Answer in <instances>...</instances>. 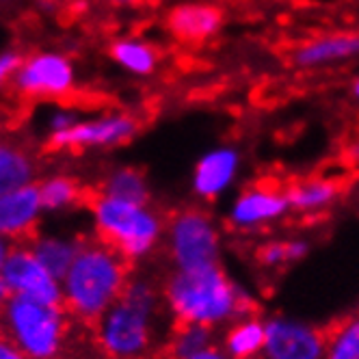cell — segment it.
I'll use <instances>...</instances> for the list:
<instances>
[{
	"mask_svg": "<svg viewBox=\"0 0 359 359\" xmlns=\"http://www.w3.org/2000/svg\"><path fill=\"white\" fill-rule=\"evenodd\" d=\"M167 301L163 290L145 277H130L121 297L91 327L109 359H147L163 353L167 336L161 323Z\"/></svg>",
	"mask_w": 359,
	"mask_h": 359,
	"instance_id": "obj_1",
	"label": "cell"
},
{
	"mask_svg": "<svg viewBox=\"0 0 359 359\" xmlns=\"http://www.w3.org/2000/svg\"><path fill=\"white\" fill-rule=\"evenodd\" d=\"M133 262L97 234L81 238L79 253L61 281L65 310L81 323L93 325L121 297Z\"/></svg>",
	"mask_w": 359,
	"mask_h": 359,
	"instance_id": "obj_2",
	"label": "cell"
},
{
	"mask_svg": "<svg viewBox=\"0 0 359 359\" xmlns=\"http://www.w3.org/2000/svg\"><path fill=\"white\" fill-rule=\"evenodd\" d=\"M163 297L175 323H197L212 329L251 316L255 310V303L229 281L219 264L171 273L165 279Z\"/></svg>",
	"mask_w": 359,
	"mask_h": 359,
	"instance_id": "obj_3",
	"label": "cell"
},
{
	"mask_svg": "<svg viewBox=\"0 0 359 359\" xmlns=\"http://www.w3.org/2000/svg\"><path fill=\"white\" fill-rule=\"evenodd\" d=\"M74 316L63 305L11 294L0 312V336L31 359H59L65 351Z\"/></svg>",
	"mask_w": 359,
	"mask_h": 359,
	"instance_id": "obj_4",
	"label": "cell"
},
{
	"mask_svg": "<svg viewBox=\"0 0 359 359\" xmlns=\"http://www.w3.org/2000/svg\"><path fill=\"white\" fill-rule=\"evenodd\" d=\"M85 203L93 210L95 234L117 247L130 262L147 255L163 236L165 223L156 210L149 208V203L141 206L97 191H89Z\"/></svg>",
	"mask_w": 359,
	"mask_h": 359,
	"instance_id": "obj_5",
	"label": "cell"
},
{
	"mask_svg": "<svg viewBox=\"0 0 359 359\" xmlns=\"http://www.w3.org/2000/svg\"><path fill=\"white\" fill-rule=\"evenodd\" d=\"M167 245L175 271H197L219 264V232L208 212L187 208L167 223Z\"/></svg>",
	"mask_w": 359,
	"mask_h": 359,
	"instance_id": "obj_6",
	"label": "cell"
},
{
	"mask_svg": "<svg viewBox=\"0 0 359 359\" xmlns=\"http://www.w3.org/2000/svg\"><path fill=\"white\" fill-rule=\"evenodd\" d=\"M0 277L5 279L11 294H24L48 305H63L61 281L50 275L35 258L29 241L13 243Z\"/></svg>",
	"mask_w": 359,
	"mask_h": 359,
	"instance_id": "obj_7",
	"label": "cell"
},
{
	"mask_svg": "<svg viewBox=\"0 0 359 359\" xmlns=\"http://www.w3.org/2000/svg\"><path fill=\"white\" fill-rule=\"evenodd\" d=\"M139 133V121L130 115H111L87 123H74L65 130L53 133L48 139L50 151H81L85 147L119 145Z\"/></svg>",
	"mask_w": 359,
	"mask_h": 359,
	"instance_id": "obj_8",
	"label": "cell"
},
{
	"mask_svg": "<svg viewBox=\"0 0 359 359\" xmlns=\"http://www.w3.org/2000/svg\"><path fill=\"white\" fill-rule=\"evenodd\" d=\"M264 359H325V333L320 327L290 318L266 320Z\"/></svg>",
	"mask_w": 359,
	"mask_h": 359,
	"instance_id": "obj_9",
	"label": "cell"
},
{
	"mask_svg": "<svg viewBox=\"0 0 359 359\" xmlns=\"http://www.w3.org/2000/svg\"><path fill=\"white\" fill-rule=\"evenodd\" d=\"M15 87L27 97H63L74 87L72 63L61 55H35L22 63Z\"/></svg>",
	"mask_w": 359,
	"mask_h": 359,
	"instance_id": "obj_10",
	"label": "cell"
},
{
	"mask_svg": "<svg viewBox=\"0 0 359 359\" xmlns=\"http://www.w3.org/2000/svg\"><path fill=\"white\" fill-rule=\"evenodd\" d=\"M290 210L286 191L269 184H255L245 189L229 210V223L238 229H251L262 223L281 219Z\"/></svg>",
	"mask_w": 359,
	"mask_h": 359,
	"instance_id": "obj_11",
	"label": "cell"
},
{
	"mask_svg": "<svg viewBox=\"0 0 359 359\" xmlns=\"http://www.w3.org/2000/svg\"><path fill=\"white\" fill-rule=\"evenodd\" d=\"M41 210L37 184H27L0 195V236L13 243L31 241L35 236V225Z\"/></svg>",
	"mask_w": 359,
	"mask_h": 359,
	"instance_id": "obj_12",
	"label": "cell"
},
{
	"mask_svg": "<svg viewBox=\"0 0 359 359\" xmlns=\"http://www.w3.org/2000/svg\"><path fill=\"white\" fill-rule=\"evenodd\" d=\"M241 169V151L232 145H221L206 151L193 171V191L201 199H217L223 195Z\"/></svg>",
	"mask_w": 359,
	"mask_h": 359,
	"instance_id": "obj_13",
	"label": "cell"
},
{
	"mask_svg": "<svg viewBox=\"0 0 359 359\" xmlns=\"http://www.w3.org/2000/svg\"><path fill=\"white\" fill-rule=\"evenodd\" d=\"M223 27V11L210 3H184L167 15L169 33L182 43H201L215 37Z\"/></svg>",
	"mask_w": 359,
	"mask_h": 359,
	"instance_id": "obj_14",
	"label": "cell"
},
{
	"mask_svg": "<svg viewBox=\"0 0 359 359\" xmlns=\"http://www.w3.org/2000/svg\"><path fill=\"white\" fill-rule=\"evenodd\" d=\"M359 59V33H331L320 35L301 43L294 53L292 61L297 67L314 69L333 63H346Z\"/></svg>",
	"mask_w": 359,
	"mask_h": 359,
	"instance_id": "obj_15",
	"label": "cell"
},
{
	"mask_svg": "<svg viewBox=\"0 0 359 359\" xmlns=\"http://www.w3.org/2000/svg\"><path fill=\"white\" fill-rule=\"evenodd\" d=\"M266 342V323L251 316H243L229 325L223 338V351L232 359H258Z\"/></svg>",
	"mask_w": 359,
	"mask_h": 359,
	"instance_id": "obj_16",
	"label": "cell"
},
{
	"mask_svg": "<svg viewBox=\"0 0 359 359\" xmlns=\"http://www.w3.org/2000/svg\"><path fill=\"white\" fill-rule=\"evenodd\" d=\"M37 173L35 158L18 143H0V195L33 184Z\"/></svg>",
	"mask_w": 359,
	"mask_h": 359,
	"instance_id": "obj_17",
	"label": "cell"
},
{
	"mask_svg": "<svg viewBox=\"0 0 359 359\" xmlns=\"http://www.w3.org/2000/svg\"><path fill=\"white\" fill-rule=\"evenodd\" d=\"M340 195L338 182L327 177H310L301 180L286 189V197L290 203V210L297 212H320L329 208Z\"/></svg>",
	"mask_w": 359,
	"mask_h": 359,
	"instance_id": "obj_18",
	"label": "cell"
},
{
	"mask_svg": "<svg viewBox=\"0 0 359 359\" xmlns=\"http://www.w3.org/2000/svg\"><path fill=\"white\" fill-rule=\"evenodd\" d=\"M29 245L35 253V258L43 264V269L59 281H63L76 253H79L81 238L69 241V238H55V236H33Z\"/></svg>",
	"mask_w": 359,
	"mask_h": 359,
	"instance_id": "obj_19",
	"label": "cell"
},
{
	"mask_svg": "<svg viewBox=\"0 0 359 359\" xmlns=\"http://www.w3.org/2000/svg\"><path fill=\"white\" fill-rule=\"evenodd\" d=\"M215 329L197 323H173L163 353L169 359H189L199 351L212 346Z\"/></svg>",
	"mask_w": 359,
	"mask_h": 359,
	"instance_id": "obj_20",
	"label": "cell"
},
{
	"mask_svg": "<svg viewBox=\"0 0 359 359\" xmlns=\"http://www.w3.org/2000/svg\"><path fill=\"white\" fill-rule=\"evenodd\" d=\"M325 359H357L359 357V314L346 316L323 329Z\"/></svg>",
	"mask_w": 359,
	"mask_h": 359,
	"instance_id": "obj_21",
	"label": "cell"
},
{
	"mask_svg": "<svg viewBox=\"0 0 359 359\" xmlns=\"http://www.w3.org/2000/svg\"><path fill=\"white\" fill-rule=\"evenodd\" d=\"M97 193L130 201V203H141V206H147L149 203V189L145 182V175L133 167L113 171L104 182H102V189Z\"/></svg>",
	"mask_w": 359,
	"mask_h": 359,
	"instance_id": "obj_22",
	"label": "cell"
},
{
	"mask_svg": "<svg viewBox=\"0 0 359 359\" xmlns=\"http://www.w3.org/2000/svg\"><path fill=\"white\" fill-rule=\"evenodd\" d=\"M87 189H83L74 177L67 175H55L39 184V197L43 210H63L72 208L76 203L87 201Z\"/></svg>",
	"mask_w": 359,
	"mask_h": 359,
	"instance_id": "obj_23",
	"label": "cell"
},
{
	"mask_svg": "<svg viewBox=\"0 0 359 359\" xmlns=\"http://www.w3.org/2000/svg\"><path fill=\"white\" fill-rule=\"evenodd\" d=\"M111 55L119 65H123L128 72L139 74V76L151 74L158 65L156 50L143 41H135V39H121V41L113 43Z\"/></svg>",
	"mask_w": 359,
	"mask_h": 359,
	"instance_id": "obj_24",
	"label": "cell"
},
{
	"mask_svg": "<svg viewBox=\"0 0 359 359\" xmlns=\"http://www.w3.org/2000/svg\"><path fill=\"white\" fill-rule=\"evenodd\" d=\"M258 260L264 266H284L290 264L288 243H266L258 249Z\"/></svg>",
	"mask_w": 359,
	"mask_h": 359,
	"instance_id": "obj_25",
	"label": "cell"
},
{
	"mask_svg": "<svg viewBox=\"0 0 359 359\" xmlns=\"http://www.w3.org/2000/svg\"><path fill=\"white\" fill-rule=\"evenodd\" d=\"M22 57L15 53H7V55H0V89H3L11 79H15L20 67H22Z\"/></svg>",
	"mask_w": 359,
	"mask_h": 359,
	"instance_id": "obj_26",
	"label": "cell"
},
{
	"mask_svg": "<svg viewBox=\"0 0 359 359\" xmlns=\"http://www.w3.org/2000/svg\"><path fill=\"white\" fill-rule=\"evenodd\" d=\"M0 359H31L24 355L15 344H11L5 336H0Z\"/></svg>",
	"mask_w": 359,
	"mask_h": 359,
	"instance_id": "obj_27",
	"label": "cell"
},
{
	"mask_svg": "<svg viewBox=\"0 0 359 359\" xmlns=\"http://www.w3.org/2000/svg\"><path fill=\"white\" fill-rule=\"evenodd\" d=\"M189 359H232V357H229L223 348H219V346L212 344V346L199 351L197 355H193V357H189Z\"/></svg>",
	"mask_w": 359,
	"mask_h": 359,
	"instance_id": "obj_28",
	"label": "cell"
},
{
	"mask_svg": "<svg viewBox=\"0 0 359 359\" xmlns=\"http://www.w3.org/2000/svg\"><path fill=\"white\" fill-rule=\"evenodd\" d=\"M11 247H13V241H9V238H5V236H0V271H3V266H5V262H7V255H9Z\"/></svg>",
	"mask_w": 359,
	"mask_h": 359,
	"instance_id": "obj_29",
	"label": "cell"
},
{
	"mask_svg": "<svg viewBox=\"0 0 359 359\" xmlns=\"http://www.w3.org/2000/svg\"><path fill=\"white\" fill-rule=\"evenodd\" d=\"M9 299H11V290H9V286L5 284V279L0 277V312L5 310V305H7Z\"/></svg>",
	"mask_w": 359,
	"mask_h": 359,
	"instance_id": "obj_30",
	"label": "cell"
},
{
	"mask_svg": "<svg viewBox=\"0 0 359 359\" xmlns=\"http://www.w3.org/2000/svg\"><path fill=\"white\" fill-rule=\"evenodd\" d=\"M351 93H353V97L359 102V76H357V79L353 81V85H351Z\"/></svg>",
	"mask_w": 359,
	"mask_h": 359,
	"instance_id": "obj_31",
	"label": "cell"
},
{
	"mask_svg": "<svg viewBox=\"0 0 359 359\" xmlns=\"http://www.w3.org/2000/svg\"><path fill=\"white\" fill-rule=\"evenodd\" d=\"M147 359H169L165 353H156V355H151V357H147Z\"/></svg>",
	"mask_w": 359,
	"mask_h": 359,
	"instance_id": "obj_32",
	"label": "cell"
},
{
	"mask_svg": "<svg viewBox=\"0 0 359 359\" xmlns=\"http://www.w3.org/2000/svg\"><path fill=\"white\" fill-rule=\"evenodd\" d=\"M115 3H133V0H115Z\"/></svg>",
	"mask_w": 359,
	"mask_h": 359,
	"instance_id": "obj_33",
	"label": "cell"
},
{
	"mask_svg": "<svg viewBox=\"0 0 359 359\" xmlns=\"http://www.w3.org/2000/svg\"><path fill=\"white\" fill-rule=\"evenodd\" d=\"M97 359H109V357H107V355H100Z\"/></svg>",
	"mask_w": 359,
	"mask_h": 359,
	"instance_id": "obj_34",
	"label": "cell"
},
{
	"mask_svg": "<svg viewBox=\"0 0 359 359\" xmlns=\"http://www.w3.org/2000/svg\"><path fill=\"white\" fill-rule=\"evenodd\" d=\"M0 128H3V126H0Z\"/></svg>",
	"mask_w": 359,
	"mask_h": 359,
	"instance_id": "obj_35",
	"label": "cell"
},
{
	"mask_svg": "<svg viewBox=\"0 0 359 359\" xmlns=\"http://www.w3.org/2000/svg\"><path fill=\"white\" fill-rule=\"evenodd\" d=\"M357 359H359V357H357Z\"/></svg>",
	"mask_w": 359,
	"mask_h": 359,
	"instance_id": "obj_36",
	"label": "cell"
},
{
	"mask_svg": "<svg viewBox=\"0 0 359 359\" xmlns=\"http://www.w3.org/2000/svg\"><path fill=\"white\" fill-rule=\"evenodd\" d=\"M59 359H61V357H59Z\"/></svg>",
	"mask_w": 359,
	"mask_h": 359,
	"instance_id": "obj_37",
	"label": "cell"
}]
</instances>
